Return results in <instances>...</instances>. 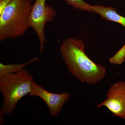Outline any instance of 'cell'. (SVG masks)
I'll return each instance as SVG.
<instances>
[{"label":"cell","mask_w":125,"mask_h":125,"mask_svg":"<svg viewBox=\"0 0 125 125\" xmlns=\"http://www.w3.org/2000/svg\"><path fill=\"white\" fill-rule=\"evenodd\" d=\"M33 0H12L0 13V42L23 35L29 28Z\"/></svg>","instance_id":"7a4b0ae2"},{"label":"cell","mask_w":125,"mask_h":125,"mask_svg":"<svg viewBox=\"0 0 125 125\" xmlns=\"http://www.w3.org/2000/svg\"><path fill=\"white\" fill-rule=\"evenodd\" d=\"M106 97L97 107H106L114 116L125 120V81H118L111 85Z\"/></svg>","instance_id":"5b68a950"},{"label":"cell","mask_w":125,"mask_h":125,"mask_svg":"<svg viewBox=\"0 0 125 125\" xmlns=\"http://www.w3.org/2000/svg\"><path fill=\"white\" fill-rule=\"evenodd\" d=\"M91 11L98 14L106 20L120 24L125 28V17L118 14L113 7L98 5H92Z\"/></svg>","instance_id":"52a82bcc"},{"label":"cell","mask_w":125,"mask_h":125,"mask_svg":"<svg viewBox=\"0 0 125 125\" xmlns=\"http://www.w3.org/2000/svg\"><path fill=\"white\" fill-rule=\"evenodd\" d=\"M12 0H0V13Z\"/></svg>","instance_id":"8fae6325"},{"label":"cell","mask_w":125,"mask_h":125,"mask_svg":"<svg viewBox=\"0 0 125 125\" xmlns=\"http://www.w3.org/2000/svg\"><path fill=\"white\" fill-rule=\"evenodd\" d=\"M46 0H36L32 6L30 14L29 26L33 29L37 34L39 42V52L43 51L46 39L44 28L47 23L53 21L57 11L51 6L46 4Z\"/></svg>","instance_id":"277c9868"},{"label":"cell","mask_w":125,"mask_h":125,"mask_svg":"<svg viewBox=\"0 0 125 125\" xmlns=\"http://www.w3.org/2000/svg\"><path fill=\"white\" fill-rule=\"evenodd\" d=\"M68 4L74 9L92 12L91 6L84 0H65Z\"/></svg>","instance_id":"9c48e42d"},{"label":"cell","mask_w":125,"mask_h":125,"mask_svg":"<svg viewBox=\"0 0 125 125\" xmlns=\"http://www.w3.org/2000/svg\"><path fill=\"white\" fill-rule=\"evenodd\" d=\"M125 44L117 52L109 59V62L113 64L121 65L125 62Z\"/></svg>","instance_id":"30bf717a"},{"label":"cell","mask_w":125,"mask_h":125,"mask_svg":"<svg viewBox=\"0 0 125 125\" xmlns=\"http://www.w3.org/2000/svg\"><path fill=\"white\" fill-rule=\"evenodd\" d=\"M29 95L37 96L45 102L49 109L50 115L56 116L60 114L64 104L69 101L70 97L69 93L55 94L51 93L33 81Z\"/></svg>","instance_id":"8992f818"},{"label":"cell","mask_w":125,"mask_h":125,"mask_svg":"<svg viewBox=\"0 0 125 125\" xmlns=\"http://www.w3.org/2000/svg\"><path fill=\"white\" fill-rule=\"evenodd\" d=\"M38 57H34L27 62L18 64H5L0 63V77L7 74L14 73L19 72L24 69L28 65L38 60Z\"/></svg>","instance_id":"ba28073f"},{"label":"cell","mask_w":125,"mask_h":125,"mask_svg":"<svg viewBox=\"0 0 125 125\" xmlns=\"http://www.w3.org/2000/svg\"><path fill=\"white\" fill-rule=\"evenodd\" d=\"M33 81L32 75L24 69L0 77V90L3 97L0 111L7 115L12 113L19 101L30 93Z\"/></svg>","instance_id":"3957f363"},{"label":"cell","mask_w":125,"mask_h":125,"mask_svg":"<svg viewBox=\"0 0 125 125\" xmlns=\"http://www.w3.org/2000/svg\"><path fill=\"white\" fill-rule=\"evenodd\" d=\"M60 52L70 73L82 83L92 85L105 76V67L96 64L87 55L82 40L73 38L65 40Z\"/></svg>","instance_id":"6da1fadb"}]
</instances>
